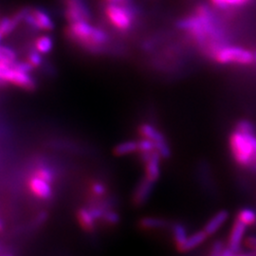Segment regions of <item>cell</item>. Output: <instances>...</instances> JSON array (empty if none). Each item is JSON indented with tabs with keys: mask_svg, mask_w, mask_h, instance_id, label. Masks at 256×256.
Here are the masks:
<instances>
[{
	"mask_svg": "<svg viewBox=\"0 0 256 256\" xmlns=\"http://www.w3.org/2000/svg\"><path fill=\"white\" fill-rule=\"evenodd\" d=\"M64 34L70 42L92 52H100L110 42L108 34L90 22L68 23Z\"/></svg>",
	"mask_w": 256,
	"mask_h": 256,
	"instance_id": "cell-1",
	"label": "cell"
},
{
	"mask_svg": "<svg viewBox=\"0 0 256 256\" xmlns=\"http://www.w3.org/2000/svg\"><path fill=\"white\" fill-rule=\"evenodd\" d=\"M256 132L245 133L236 129L230 137V146L238 165L256 174Z\"/></svg>",
	"mask_w": 256,
	"mask_h": 256,
	"instance_id": "cell-2",
	"label": "cell"
},
{
	"mask_svg": "<svg viewBox=\"0 0 256 256\" xmlns=\"http://www.w3.org/2000/svg\"><path fill=\"white\" fill-rule=\"evenodd\" d=\"M104 14L112 27L120 32H126L133 27L137 12L134 6L131 5V1H128L124 4L106 3Z\"/></svg>",
	"mask_w": 256,
	"mask_h": 256,
	"instance_id": "cell-3",
	"label": "cell"
},
{
	"mask_svg": "<svg viewBox=\"0 0 256 256\" xmlns=\"http://www.w3.org/2000/svg\"><path fill=\"white\" fill-rule=\"evenodd\" d=\"M212 59L221 64L250 66L254 64V54L242 46L225 45L216 52Z\"/></svg>",
	"mask_w": 256,
	"mask_h": 256,
	"instance_id": "cell-4",
	"label": "cell"
},
{
	"mask_svg": "<svg viewBox=\"0 0 256 256\" xmlns=\"http://www.w3.org/2000/svg\"><path fill=\"white\" fill-rule=\"evenodd\" d=\"M23 23L41 32H52L54 30V23L48 14L40 8H25L20 10Z\"/></svg>",
	"mask_w": 256,
	"mask_h": 256,
	"instance_id": "cell-5",
	"label": "cell"
},
{
	"mask_svg": "<svg viewBox=\"0 0 256 256\" xmlns=\"http://www.w3.org/2000/svg\"><path fill=\"white\" fill-rule=\"evenodd\" d=\"M64 16L68 23L90 22L92 12L84 0H63Z\"/></svg>",
	"mask_w": 256,
	"mask_h": 256,
	"instance_id": "cell-6",
	"label": "cell"
},
{
	"mask_svg": "<svg viewBox=\"0 0 256 256\" xmlns=\"http://www.w3.org/2000/svg\"><path fill=\"white\" fill-rule=\"evenodd\" d=\"M6 84L21 88L26 92H34L36 88V82L30 76V74L22 72L14 64L10 66L6 72Z\"/></svg>",
	"mask_w": 256,
	"mask_h": 256,
	"instance_id": "cell-7",
	"label": "cell"
},
{
	"mask_svg": "<svg viewBox=\"0 0 256 256\" xmlns=\"http://www.w3.org/2000/svg\"><path fill=\"white\" fill-rule=\"evenodd\" d=\"M154 186H155V182L149 180L147 176L142 178L133 194L132 200L134 205L138 207L146 204L153 192Z\"/></svg>",
	"mask_w": 256,
	"mask_h": 256,
	"instance_id": "cell-8",
	"label": "cell"
},
{
	"mask_svg": "<svg viewBox=\"0 0 256 256\" xmlns=\"http://www.w3.org/2000/svg\"><path fill=\"white\" fill-rule=\"evenodd\" d=\"M28 185L30 191L39 200H48L52 196V188L50 183L46 182L36 176H32L28 180Z\"/></svg>",
	"mask_w": 256,
	"mask_h": 256,
	"instance_id": "cell-9",
	"label": "cell"
},
{
	"mask_svg": "<svg viewBox=\"0 0 256 256\" xmlns=\"http://www.w3.org/2000/svg\"><path fill=\"white\" fill-rule=\"evenodd\" d=\"M247 229V225H245L241 220H236L234 223L232 229L230 232V236L229 238V246L228 247L232 250L236 254L239 252L241 248V243L243 241V238L245 236Z\"/></svg>",
	"mask_w": 256,
	"mask_h": 256,
	"instance_id": "cell-10",
	"label": "cell"
},
{
	"mask_svg": "<svg viewBox=\"0 0 256 256\" xmlns=\"http://www.w3.org/2000/svg\"><path fill=\"white\" fill-rule=\"evenodd\" d=\"M21 23H23V19L20 10L10 16L0 19V37L3 39L10 36Z\"/></svg>",
	"mask_w": 256,
	"mask_h": 256,
	"instance_id": "cell-11",
	"label": "cell"
},
{
	"mask_svg": "<svg viewBox=\"0 0 256 256\" xmlns=\"http://www.w3.org/2000/svg\"><path fill=\"white\" fill-rule=\"evenodd\" d=\"M162 156L158 153V151H153L151 158L146 162V176L149 180L156 182L160 176V160Z\"/></svg>",
	"mask_w": 256,
	"mask_h": 256,
	"instance_id": "cell-12",
	"label": "cell"
},
{
	"mask_svg": "<svg viewBox=\"0 0 256 256\" xmlns=\"http://www.w3.org/2000/svg\"><path fill=\"white\" fill-rule=\"evenodd\" d=\"M229 218V212L226 210H222L216 212L204 227V230L210 236L214 234L218 230L226 223Z\"/></svg>",
	"mask_w": 256,
	"mask_h": 256,
	"instance_id": "cell-13",
	"label": "cell"
},
{
	"mask_svg": "<svg viewBox=\"0 0 256 256\" xmlns=\"http://www.w3.org/2000/svg\"><path fill=\"white\" fill-rule=\"evenodd\" d=\"M76 218L80 227L86 232H92L95 230L96 221L92 212L88 208H80L76 212Z\"/></svg>",
	"mask_w": 256,
	"mask_h": 256,
	"instance_id": "cell-14",
	"label": "cell"
},
{
	"mask_svg": "<svg viewBox=\"0 0 256 256\" xmlns=\"http://www.w3.org/2000/svg\"><path fill=\"white\" fill-rule=\"evenodd\" d=\"M138 133L142 138H146L151 140H153L155 144L162 142L166 140L164 134L158 131L155 126L149 124H142L138 126Z\"/></svg>",
	"mask_w": 256,
	"mask_h": 256,
	"instance_id": "cell-15",
	"label": "cell"
},
{
	"mask_svg": "<svg viewBox=\"0 0 256 256\" xmlns=\"http://www.w3.org/2000/svg\"><path fill=\"white\" fill-rule=\"evenodd\" d=\"M208 236H209L207 234V232L204 230L196 232L192 234V236H190L188 238L187 241L185 242V244L178 250L182 252H186L192 250L194 248L202 245V243L207 239Z\"/></svg>",
	"mask_w": 256,
	"mask_h": 256,
	"instance_id": "cell-16",
	"label": "cell"
},
{
	"mask_svg": "<svg viewBox=\"0 0 256 256\" xmlns=\"http://www.w3.org/2000/svg\"><path fill=\"white\" fill-rule=\"evenodd\" d=\"M54 46V39L50 36H41L34 40V48L41 54H48Z\"/></svg>",
	"mask_w": 256,
	"mask_h": 256,
	"instance_id": "cell-17",
	"label": "cell"
},
{
	"mask_svg": "<svg viewBox=\"0 0 256 256\" xmlns=\"http://www.w3.org/2000/svg\"><path fill=\"white\" fill-rule=\"evenodd\" d=\"M137 151H138V146L136 140H128V142H120L113 149L114 155L118 156L133 154Z\"/></svg>",
	"mask_w": 256,
	"mask_h": 256,
	"instance_id": "cell-18",
	"label": "cell"
},
{
	"mask_svg": "<svg viewBox=\"0 0 256 256\" xmlns=\"http://www.w3.org/2000/svg\"><path fill=\"white\" fill-rule=\"evenodd\" d=\"M140 227L144 230L164 229L168 226V222L158 218H144L140 220Z\"/></svg>",
	"mask_w": 256,
	"mask_h": 256,
	"instance_id": "cell-19",
	"label": "cell"
},
{
	"mask_svg": "<svg viewBox=\"0 0 256 256\" xmlns=\"http://www.w3.org/2000/svg\"><path fill=\"white\" fill-rule=\"evenodd\" d=\"M172 232H173V238H174L176 246L178 248V250H180L189 238L187 234V230L182 223H176L172 228Z\"/></svg>",
	"mask_w": 256,
	"mask_h": 256,
	"instance_id": "cell-20",
	"label": "cell"
},
{
	"mask_svg": "<svg viewBox=\"0 0 256 256\" xmlns=\"http://www.w3.org/2000/svg\"><path fill=\"white\" fill-rule=\"evenodd\" d=\"M18 61L16 52L8 46L0 45V62L6 64H14Z\"/></svg>",
	"mask_w": 256,
	"mask_h": 256,
	"instance_id": "cell-21",
	"label": "cell"
},
{
	"mask_svg": "<svg viewBox=\"0 0 256 256\" xmlns=\"http://www.w3.org/2000/svg\"><path fill=\"white\" fill-rule=\"evenodd\" d=\"M238 220H241L245 225L252 226L256 223V210L250 208H243L238 212Z\"/></svg>",
	"mask_w": 256,
	"mask_h": 256,
	"instance_id": "cell-22",
	"label": "cell"
},
{
	"mask_svg": "<svg viewBox=\"0 0 256 256\" xmlns=\"http://www.w3.org/2000/svg\"><path fill=\"white\" fill-rule=\"evenodd\" d=\"M34 176L45 180L46 182L50 183V184L54 180V173L46 166H37L36 168L34 169Z\"/></svg>",
	"mask_w": 256,
	"mask_h": 256,
	"instance_id": "cell-23",
	"label": "cell"
},
{
	"mask_svg": "<svg viewBox=\"0 0 256 256\" xmlns=\"http://www.w3.org/2000/svg\"><path fill=\"white\" fill-rule=\"evenodd\" d=\"M27 62L34 68H37L43 63V56L34 48L28 52Z\"/></svg>",
	"mask_w": 256,
	"mask_h": 256,
	"instance_id": "cell-24",
	"label": "cell"
},
{
	"mask_svg": "<svg viewBox=\"0 0 256 256\" xmlns=\"http://www.w3.org/2000/svg\"><path fill=\"white\" fill-rule=\"evenodd\" d=\"M138 146L140 153H147L156 150L155 142L146 138H142L140 140H138Z\"/></svg>",
	"mask_w": 256,
	"mask_h": 256,
	"instance_id": "cell-25",
	"label": "cell"
},
{
	"mask_svg": "<svg viewBox=\"0 0 256 256\" xmlns=\"http://www.w3.org/2000/svg\"><path fill=\"white\" fill-rule=\"evenodd\" d=\"M90 192H92L94 196H98V198L106 194V191H108L106 186L104 183L101 182H92L90 184Z\"/></svg>",
	"mask_w": 256,
	"mask_h": 256,
	"instance_id": "cell-26",
	"label": "cell"
},
{
	"mask_svg": "<svg viewBox=\"0 0 256 256\" xmlns=\"http://www.w3.org/2000/svg\"><path fill=\"white\" fill-rule=\"evenodd\" d=\"M155 146L156 151H158V153L160 155L162 158L167 160V158H170V156H171V149L169 147L167 140L155 144Z\"/></svg>",
	"mask_w": 256,
	"mask_h": 256,
	"instance_id": "cell-27",
	"label": "cell"
},
{
	"mask_svg": "<svg viewBox=\"0 0 256 256\" xmlns=\"http://www.w3.org/2000/svg\"><path fill=\"white\" fill-rule=\"evenodd\" d=\"M102 220H104L106 223L110 224V225H116L120 222V214L118 212H114V210H106L104 214V216Z\"/></svg>",
	"mask_w": 256,
	"mask_h": 256,
	"instance_id": "cell-28",
	"label": "cell"
},
{
	"mask_svg": "<svg viewBox=\"0 0 256 256\" xmlns=\"http://www.w3.org/2000/svg\"><path fill=\"white\" fill-rule=\"evenodd\" d=\"M236 129H238L241 132H245V133H254L256 132L254 126L252 124V122H250L248 120H238Z\"/></svg>",
	"mask_w": 256,
	"mask_h": 256,
	"instance_id": "cell-29",
	"label": "cell"
},
{
	"mask_svg": "<svg viewBox=\"0 0 256 256\" xmlns=\"http://www.w3.org/2000/svg\"><path fill=\"white\" fill-rule=\"evenodd\" d=\"M224 243L221 240H216L210 250V256H222V252L224 250Z\"/></svg>",
	"mask_w": 256,
	"mask_h": 256,
	"instance_id": "cell-30",
	"label": "cell"
},
{
	"mask_svg": "<svg viewBox=\"0 0 256 256\" xmlns=\"http://www.w3.org/2000/svg\"><path fill=\"white\" fill-rule=\"evenodd\" d=\"M10 66H12V64L0 62V86H7L5 77H6V72H7L8 68H9Z\"/></svg>",
	"mask_w": 256,
	"mask_h": 256,
	"instance_id": "cell-31",
	"label": "cell"
},
{
	"mask_svg": "<svg viewBox=\"0 0 256 256\" xmlns=\"http://www.w3.org/2000/svg\"><path fill=\"white\" fill-rule=\"evenodd\" d=\"M228 7H241L250 2V0H225Z\"/></svg>",
	"mask_w": 256,
	"mask_h": 256,
	"instance_id": "cell-32",
	"label": "cell"
},
{
	"mask_svg": "<svg viewBox=\"0 0 256 256\" xmlns=\"http://www.w3.org/2000/svg\"><path fill=\"white\" fill-rule=\"evenodd\" d=\"M210 1L214 6H216V7L218 8V9H229V7H228V5H227V3H226L225 0H210Z\"/></svg>",
	"mask_w": 256,
	"mask_h": 256,
	"instance_id": "cell-33",
	"label": "cell"
},
{
	"mask_svg": "<svg viewBox=\"0 0 256 256\" xmlns=\"http://www.w3.org/2000/svg\"><path fill=\"white\" fill-rule=\"evenodd\" d=\"M246 244L248 248L252 250H256V236H248L246 240Z\"/></svg>",
	"mask_w": 256,
	"mask_h": 256,
	"instance_id": "cell-34",
	"label": "cell"
},
{
	"mask_svg": "<svg viewBox=\"0 0 256 256\" xmlns=\"http://www.w3.org/2000/svg\"><path fill=\"white\" fill-rule=\"evenodd\" d=\"M106 3H119V4H124V3H126L128 1H131V0H104Z\"/></svg>",
	"mask_w": 256,
	"mask_h": 256,
	"instance_id": "cell-35",
	"label": "cell"
},
{
	"mask_svg": "<svg viewBox=\"0 0 256 256\" xmlns=\"http://www.w3.org/2000/svg\"><path fill=\"white\" fill-rule=\"evenodd\" d=\"M3 230V224H2V222H1V220H0V232Z\"/></svg>",
	"mask_w": 256,
	"mask_h": 256,
	"instance_id": "cell-36",
	"label": "cell"
},
{
	"mask_svg": "<svg viewBox=\"0 0 256 256\" xmlns=\"http://www.w3.org/2000/svg\"><path fill=\"white\" fill-rule=\"evenodd\" d=\"M0 256H12V254H0Z\"/></svg>",
	"mask_w": 256,
	"mask_h": 256,
	"instance_id": "cell-37",
	"label": "cell"
},
{
	"mask_svg": "<svg viewBox=\"0 0 256 256\" xmlns=\"http://www.w3.org/2000/svg\"><path fill=\"white\" fill-rule=\"evenodd\" d=\"M254 64H256V52H254Z\"/></svg>",
	"mask_w": 256,
	"mask_h": 256,
	"instance_id": "cell-38",
	"label": "cell"
},
{
	"mask_svg": "<svg viewBox=\"0 0 256 256\" xmlns=\"http://www.w3.org/2000/svg\"><path fill=\"white\" fill-rule=\"evenodd\" d=\"M248 256L247 254H242V256Z\"/></svg>",
	"mask_w": 256,
	"mask_h": 256,
	"instance_id": "cell-39",
	"label": "cell"
},
{
	"mask_svg": "<svg viewBox=\"0 0 256 256\" xmlns=\"http://www.w3.org/2000/svg\"><path fill=\"white\" fill-rule=\"evenodd\" d=\"M1 40H2V38H1V37H0V41H1Z\"/></svg>",
	"mask_w": 256,
	"mask_h": 256,
	"instance_id": "cell-40",
	"label": "cell"
}]
</instances>
